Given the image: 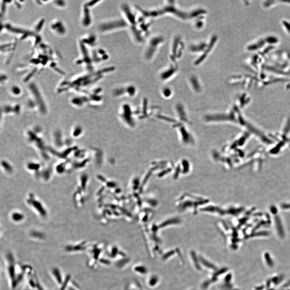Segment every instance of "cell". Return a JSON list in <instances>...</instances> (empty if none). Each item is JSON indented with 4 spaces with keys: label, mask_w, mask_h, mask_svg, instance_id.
<instances>
[{
    "label": "cell",
    "mask_w": 290,
    "mask_h": 290,
    "mask_svg": "<svg viewBox=\"0 0 290 290\" xmlns=\"http://www.w3.org/2000/svg\"><path fill=\"white\" fill-rule=\"evenodd\" d=\"M7 274L11 287L16 289L23 280L25 275L23 265L20 266L16 262L13 254L11 252L6 255Z\"/></svg>",
    "instance_id": "1"
},
{
    "label": "cell",
    "mask_w": 290,
    "mask_h": 290,
    "mask_svg": "<svg viewBox=\"0 0 290 290\" xmlns=\"http://www.w3.org/2000/svg\"><path fill=\"white\" fill-rule=\"evenodd\" d=\"M27 204L32 209L42 217H45L48 215V211L42 201L36 196L33 193H30L26 198Z\"/></svg>",
    "instance_id": "2"
},
{
    "label": "cell",
    "mask_w": 290,
    "mask_h": 290,
    "mask_svg": "<svg viewBox=\"0 0 290 290\" xmlns=\"http://www.w3.org/2000/svg\"><path fill=\"white\" fill-rule=\"evenodd\" d=\"M128 24L126 21L120 19L108 21L101 23L99 26V30L102 33H107L119 29L127 27Z\"/></svg>",
    "instance_id": "3"
},
{
    "label": "cell",
    "mask_w": 290,
    "mask_h": 290,
    "mask_svg": "<svg viewBox=\"0 0 290 290\" xmlns=\"http://www.w3.org/2000/svg\"><path fill=\"white\" fill-rule=\"evenodd\" d=\"M162 40V38L160 37L155 36L148 40L144 53V58L146 60L150 61L154 58Z\"/></svg>",
    "instance_id": "4"
},
{
    "label": "cell",
    "mask_w": 290,
    "mask_h": 290,
    "mask_svg": "<svg viewBox=\"0 0 290 290\" xmlns=\"http://www.w3.org/2000/svg\"><path fill=\"white\" fill-rule=\"evenodd\" d=\"M85 243L67 245L65 247V250L68 253H75L81 252L86 249Z\"/></svg>",
    "instance_id": "5"
},
{
    "label": "cell",
    "mask_w": 290,
    "mask_h": 290,
    "mask_svg": "<svg viewBox=\"0 0 290 290\" xmlns=\"http://www.w3.org/2000/svg\"><path fill=\"white\" fill-rule=\"evenodd\" d=\"M51 274L55 282L59 286H61L64 281V278H63L61 271L58 268H53L51 270Z\"/></svg>",
    "instance_id": "6"
},
{
    "label": "cell",
    "mask_w": 290,
    "mask_h": 290,
    "mask_svg": "<svg viewBox=\"0 0 290 290\" xmlns=\"http://www.w3.org/2000/svg\"><path fill=\"white\" fill-rule=\"evenodd\" d=\"M51 168L48 167L47 169L41 170L37 176L43 181H48L51 179L53 174Z\"/></svg>",
    "instance_id": "7"
},
{
    "label": "cell",
    "mask_w": 290,
    "mask_h": 290,
    "mask_svg": "<svg viewBox=\"0 0 290 290\" xmlns=\"http://www.w3.org/2000/svg\"><path fill=\"white\" fill-rule=\"evenodd\" d=\"M26 168L29 171L35 174L37 176L41 171V165L36 162H29L26 165Z\"/></svg>",
    "instance_id": "8"
},
{
    "label": "cell",
    "mask_w": 290,
    "mask_h": 290,
    "mask_svg": "<svg viewBox=\"0 0 290 290\" xmlns=\"http://www.w3.org/2000/svg\"><path fill=\"white\" fill-rule=\"evenodd\" d=\"M25 217L24 214L19 211L13 212L11 215V220L14 223H21L24 220Z\"/></svg>",
    "instance_id": "9"
},
{
    "label": "cell",
    "mask_w": 290,
    "mask_h": 290,
    "mask_svg": "<svg viewBox=\"0 0 290 290\" xmlns=\"http://www.w3.org/2000/svg\"><path fill=\"white\" fill-rule=\"evenodd\" d=\"M84 7L83 24L85 26H88L91 22V18L90 12L88 8V6L85 5Z\"/></svg>",
    "instance_id": "10"
},
{
    "label": "cell",
    "mask_w": 290,
    "mask_h": 290,
    "mask_svg": "<svg viewBox=\"0 0 290 290\" xmlns=\"http://www.w3.org/2000/svg\"><path fill=\"white\" fill-rule=\"evenodd\" d=\"M1 165L3 171L8 174H11L13 172V166L8 161L3 160L2 161Z\"/></svg>",
    "instance_id": "11"
},
{
    "label": "cell",
    "mask_w": 290,
    "mask_h": 290,
    "mask_svg": "<svg viewBox=\"0 0 290 290\" xmlns=\"http://www.w3.org/2000/svg\"><path fill=\"white\" fill-rule=\"evenodd\" d=\"M30 236L33 239L39 240H43L45 239V235L42 232L38 231H33L30 233Z\"/></svg>",
    "instance_id": "12"
},
{
    "label": "cell",
    "mask_w": 290,
    "mask_h": 290,
    "mask_svg": "<svg viewBox=\"0 0 290 290\" xmlns=\"http://www.w3.org/2000/svg\"><path fill=\"white\" fill-rule=\"evenodd\" d=\"M133 270L136 273L139 274H138L145 275L148 272L146 268L143 265L138 264L135 266Z\"/></svg>",
    "instance_id": "13"
},
{
    "label": "cell",
    "mask_w": 290,
    "mask_h": 290,
    "mask_svg": "<svg viewBox=\"0 0 290 290\" xmlns=\"http://www.w3.org/2000/svg\"><path fill=\"white\" fill-rule=\"evenodd\" d=\"M67 164L65 163H61L56 166V171L57 173L61 174L66 171Z\"/></svg>",
    "instance_id": "14"
},
{
    "label": "cell",
    "mask_w": 290,
    "mask_h": 290,
    "mask_svg": "<svg viewBox=\"0 0 290 290\" xmlns=\"http://www.w3.org/2000/svg\"><path fill=\"white\" fill-rule=\"evenodd\" d=\"M71 277L70 275H67L65 277L64 281L63 283L61 285L60 289L59 290H66L67 288H68V285L70 283Z\"/></svg>",
    "instance_id": "15"
},
{
    "label": "cell",
    "mask_w": 290,
    "mask_h": 290,
    "mask_svg": "<svg viewBox=\"0 0 290 290\" xmlns=\"http://www.w3.org/2000/svg\"><path fill=\"white\" fill-rule=\"evenodd\" d=\"M11 92L14 95H20L21 93V90L18 86H14L11 89Z\"/></svg>",
    "instance_id": "16"
},
{
    "label": "cell",
    "mask_w": 290,
    "mask_h": 290,
    "mask_svg": "<svg viewBox=\"0 0 290 290\" xmlns=\"http://www.w3.org/2000/svg\"><path fill=\"white\" fill-rule=\"evenodd\" d=\"M34 290V289H32V290Z\"/></svg>",
    "instance_id": "17"
}]
</instances>
